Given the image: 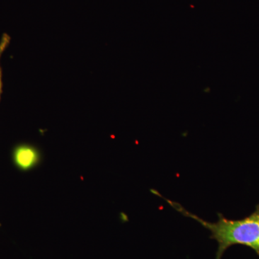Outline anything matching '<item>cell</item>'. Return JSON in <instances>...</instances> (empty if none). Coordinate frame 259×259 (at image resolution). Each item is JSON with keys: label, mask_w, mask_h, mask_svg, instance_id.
<instances>
[{"label": "cell", "mask_w": 259, "mask_h": 259, "mask_svg": "<svg viewBox=\"0 0 259 259\" xmlns=\"http://www.w3.org/2000/svg\"><path fill=\"white\" fill-rule=\"evenodd\" d=\"M153 192L164 199L177 212L197 221L210 232V238L217 241L218 245L215 259L222 258L226 250L233 245L249 247L259 255V204L250 215L242 219H228L218 213V221L211 223L190 212L175 201L165 198L157 191Z\"/></svg>", "instance_id": "6da1fadb"}, {"label": "cell", "mask_w": 259, "mask_h": 259, "mask_svg": "<svg viewBox=\"0 0 259 259\" xmlns=\"http://www.w3.org/2000/svg\"><path fill=\"white\" fill-rule=\"evenodd\" d=\"M10 36L7 33H4L2 36L1 40H0V60H1L2 56L3 53L6 50L7 48L10 45ZM2 76H3V72H2L1 65H0V99H1L2 92H3V80H2Z\"/></svg>", "instance_id": "3957f363"}, {"label": "cell", "mask_w": 259, "mask_h": 259, "mask_svg": "<svg viewBox=\"0 0 259 259\" xmlns=\"http://www.w3.org/2000/svg\"><path fill=\"white\" fill-rule=\"evenodd\" d=\"M41 158L40 150L31 144H20L15 148L13 159L20 169L28 171L38 164Z\"/></svg>", "instance_id": "7a4b0ae2"}]
</instances>
